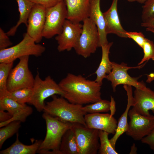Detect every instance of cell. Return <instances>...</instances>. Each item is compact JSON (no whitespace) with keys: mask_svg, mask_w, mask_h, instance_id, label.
I'll return each instance as SVG.
<instances>
[{"mask_svg":"<svg viewBox=\"0 0 154 154\" xmlns=\"http://www.w3.org/2000/svg\"><path fill=\"white\" fill-rule=\"evenodd\" d=\"M7 33L0 28V50L8 48L13 43L9 38Z\"/></svg>","mask_w":154,"mask_h":154,"instance_id":"cell-33","label":"cell"},{"mask_svg":"<svg viewBox=\"0 0 154 154\" xmlns=\"http://www.w3.org/2000/svg\"><path fill=\"white\" fill-rule=\"evenodd\" d=\"M21 122L15 121L11 122L0 129V149L7 139L17 133L21 127Z\"/></svg>","mask_w":154,"mask_h":154,"instance_id":"cell-27","label":"cell"},{"mask_svg":"<svg viewBox=\"0 0 154 154\" xmlns=\"http://www.w3.org/2000/svg\"><path fill=\"white\" fill-rule=\"evenodd\" d=\"M100 0H91L89 17L96 25L99 32L101 46L108 43L105 21L100 7Z\"/></svg>","mask_w":154,"mask_h":154,"instance_id":"cell-20","label":"cell"},{"mask_svg":"<svg viewBox=\"0 0 154 154\" xmlns=\"http://www.w3.org/2000/svg\"><path fill=\"white\" fill-rule=\"evenodd\" d=\"M113 44L112 42H111L101 46L102 50V58L99 66L95 72L96 75L95 80L101 85L103 79L106 78L107 75L111 72L112 69V62L109 59V54Z\"/></svg>","mask_w":154,"mask_h":154,"instance_id":"cell-21","label":"cell"},{"mask_svg":"<svg viewBox=\"0 0 154 154\" xmlns=\"http://www.w3.org/2000/svg\"><path fill=\"white\" fill-rule=\"evenodd\" d=\"M67 17L66 6L63 0L53 7L46 8L45 22L42 33L43 38L50 39L60 34Z\"/></svg>","mask_w":154,"mask_h":154,"instance_id":"cell-8","label":"cell"},{"mask_svg":"<svg viewBox=\"0 0 154 154\" xmlns=\"http://www.w3.org/2000/svg\"><path fill=\"white\" fill-rule=\"evenodd\" d=\"M141 141L142 143L148 145L154 151V127L150 133Z\"/></svg>","mask_w":154,"mask_h":154,"instance_id":"cell-34","label":"cell"},{"mask_svg":"<svg viewBox=\"0 0 154 154\" xmlns=\"http://www.w3.org/2000/svg\"><path fill=\"white\" fill-rule=\"evenodd\" d=\"M51 97L52 100L45 103L44 113L64 121L79 123L86 127L84 119L86 113L82 109L83 106L71 103L61 96L54 95Z\"/></svg>","mask_w":154,"mask_h":154,"instance_id":"cell-2","label":"cell"},{"mask_svg":"<svg viewBox=\"0 0 154 154\" xmlns=\"http://www.w3.org/2000/svg\"><path fill=\"white\" fill-rule=\"evenodd\" d=\"M62 154H79L75 135L70 128L63 135L60 147Z\"/></svg>","mask_w":154,"mask_h":154,"instance_id":"cell-24","label":"cell"},{"mask_svg":"<svg viewBox=\"0 0 154 154\" xmlns=\"http://www.w3.org/2000/svg\"><path fill=\"white\" fill-rule=\"evenodd\" d=\"M77 143L79 154H96L100 143L99 130L89 128L79 123H72L71 128Z\"/></svg>","mask_w":154,"mask_h":154,"instance_id":"cell-7","label":"cell"},{"mask_svg":"<svg viewBox=\"0 0 154 154\" xmlns=\"http://www.w3.org/2000/svg\"><path fill=\"white\" fill-rule=\"evenodd\" d=\"M130 121L126 134L135 140H141L154 127V115L146 116L137 113L133 108L129 110Z\"/></svg>","mask_w":154,"mask_h":154,"instance_id":"cell-11","label":"cell"},{"mask_svg":"<svg viewBox=\"0 0 154 154\" xmlns=\"http://www.w3.org/2000/svg\"><path fill=\"white\" fill-rule=\"evenodd\" d=\"M141 25V27L145 28L146 29L154 31V18L148 21L142 22Z\"/></svg>","mask_w":154,"mask_h":154,"instance_id":"cell-37","label":"cell"},{"mask_svg":"<svg viewBox=\"0 0 154 154\" xmlns=\"http://www.w3.org/2000/svg\"><path fill=\"white\" fill-rule=\"evenodd\" d=\"M118 0H113L109 9L103 13L107 34H114L123 38H127V31L124 29L119 21L117 10Z\"/></svg>","mask_w":154,"mask_h":154,"instance_id":"cell-17","label":"cell"},{"mask_svg":"<svg viewBox=\"0 0 154 154\" xmlns=\"http://www.w3.org/2000/svg\"><path fill=\"white\" fill-rule=\"evenodd\" d=\"M108 133L99 130L100 146L98 153L100 154H118V153L111 144L108 139Z\"/></svg>","mask_w":154,"mask_h":154,"instance_id":"cell-29","label":"cell"},{"mask_svg":"<svg viewBox=\"0 0 154 154\" xmlns=\"http://www.w3.org/2000/svg\"><path fill=\"white\" fill-rule=\"evenodd\" d=\"M82 24L80 23L73 22L66 19L62 31L55 38L59 52L70 51L76 46L82 30Z\"/></svg>","mask_w":154,"mask_h":154,"instance_id":"cell-12","label":"cell"},{"mask_svg":"<svg viewBox=\"0 0 154 154\" xmlns=\"http://www.w3.org/2000/svg\"><path fill=\"white\" fill-rule=\"evenodd\" d=\"M82 30L78 43L74 48L78 55L86 58L101 47L98 28L89 18L83 21Z\"/></svg>","mask_w":154,"mask_h":154,"instance_id":"cell-6","label":"cell"},{"mask_svg":"<svg viewBox=\"0 0 154 154\" xmlns=\"http://www.w3.org/2000/svg\"><path fill=\"white\" fill-rule=\"evenodd\" d=\"M63 1L67 9V19L80 23L88 17L91 0Z\"/></svg>","mask_w":154,"mask_h":154,"instance_id":"cell-18","label":"cell"},{"mask_svg":"<svg viewBox=\"0 0 154 154\" xmlns=\"http://www.w3.org/2000/svg\"><path fill=\"white\" fill-rule=\"evenodd\" d=\"M142 48L144 56L138 65L143 64L150 59L154 60V43L153 41L146 38Z\"/></svg>","mask_w":154,"mask_h":154,"instance_id":"cell-30","label":"cell"},{"mask_svg":"<svg viewBox=\"0 0 154 154\" xmlns=\"http://www.w3.org/2000/svg\"><path fill=\"white\" fill-rule=\"evenodd\" d=\"M133 108L138 113L146 116L151 115V110L154 114V92L146 87L142 89L136 88L134 92Z\"/></svg>","mask_w":154,"mask_h":154,"instance_id":"cell-16","label":"cell"},{"mask_svg":"<svg viewBox=\"0 0 154 154\" xmlns=\"http://www.w3.org/2000/svg\"><path fill=\"white\" fill-rule=\"evenodd\" d=\"M123 87L127 92V103L125 111L119 118L115 133L113 137L110 139L111 144L115 148L118 138L128 130L129 124L127 122V116L129 109L131 106H133L134 103L131 86L124 85Z\"/></svg>","mask_w":154,"mask_h":154,"instance_id":"cell-19","label":"cell"},{"mask_svg":"<svg viewBox=\"0 0 154 154\" xmlns=\"http://www.w3.org/2000/svg\"><path fill=\"white\" fill-rule=\"evenodd\" d=\"M137 148L135 146V144H133L131 148V150L130 152V154L137 153Z\"/></svg>","mask_w":154,"mask_h":154,"instance_id":"cell-39","label":"cell"},{"mask_svg":"<svg viewBox=\"0 0 154 154\" xmlns=\"http://www.w3.org/2000/svg\"><path fill=\"white\" fill-rule=\"evenodd\" d=\"M147 61L135 67H129L124 62L118 64L112 62V69L111 72L107 75L106 78L111 82L114 92L116 91V88L120 84L126 85L135 87V88L142 89L146 87L143 82H138L140 77H133L128 73V70L133 68L140 69L143 68Z\"/></svg>","mask_w":154,"mask_h":154,"instance_id":"cell-10","label":"cell"},{"mask_svg":"<svg viewBox=\"0 0 154 154\" xmlns=\"http://www.w3.org/2000/svg\"><path fill=\"white\" fill-rule=\"evenodd\" d=\"M142 22L148 21L154 18V0H147L142 7Z\"/></svg>","mask_w":154,"mask_h":154,"instance_id":"cell-31","label":"cell"},{"mask_svg":"<svg viewBox=\"0 0 154 154\" xmlns=\"http://www.w3.org/2000/svg\"><path fill=\"white\" fill-rule=\"evenodd\" d=\"M58 84L64 92L63 97L71 103L83 106L102 99V85L80 75L68 73Z\"/></svg>","mask_w":154,"mask_h":154,"instance_id":"cell-1","label":"cell"},{"mask_svg":"<svg viewBox=\"0 0 154 154\" xmlns=\"http://www.w3.org/2000/svg\"><path fill=\"white\" fill-rule=\"evenodd\" d=\"M45 50L44 46L36 43L27 33H25L23 39L18 44L0 50V63L14 62L17 58L25 56H39Z\"/></svg>","mask_w":154,"mask_h":154,"instance_id":"cell-4","label":"cell"},{"mask_svg":"<svg viewBox=\"0 0 154 154\" xmlns=\"http://www.w3.org/2000/svg\"><path fill=\"white\" fill-rule=\"evenodd\" d=\"M46 8L41 5L35 4L29 15L27 27V33L37 43L43 38L42 33L46 18Z\"/></svg>","mask_w":154,"mask_h":154,"instance_id":"cell-13","label":"cell"},{"mask_svg":"<svg viewBox=\"0 0 154 154\" xmlns=\"http://www.w3.org/2000/svg\"><path fill=\"white\" fill-rule=\"evenodd\" d=\"M111 101H110V114L113 116L115 114L116 111V102L114 98L112 96H110Z\"/></svg>","mask_w":154,"mask_h":154,"instance_id":"cell-38","label":"cell"},{"mask_svg":"<svg viewBox=\"0 0 154 154\" xmlns=\"http://www.w3.org/2000/svg\"><path fill=\"white\" fill-rule=\"evenodd\" d=\"M13 62L0 63V98L6 96L9 92L7 81Z\"/></svg>","mask_w":154,"mask_h":154,"instance_id":"cell-25","label":"cell"},{"mask_svg":"<svg viewBox=\"0 0 154 154\" xmlns=\"http://www.w3.org/2000/svg\"><path fill=\"white\" fill-rule=\"evenodd\" d=\"M19 13V19L17 23L7 33L9 36L14 35L18 27L21 24L27 25V20L31 9L35 3L30 0H16Z\"/></svg>","mask_w":154,"mask_h":154,"instance_id":"cell-23","label":"cell"},{"mask_svg":"<svg viewBox=\"0 0 154 154\" xmlns=\"http://www.w3.org/2000/svg\"><path fill=\"white\" fill-rule=\"evenodd\" d=\"M128 2H137L141 4H144L147 0H126Z\"/></svg>","mask_w":154,"mask_h":154,"instance_id":"cell-40","label":"cell"},{"mask_svg":"<svg viewBox=\"0 0 154 154\" xmlns=\"http://www.w3.org/2000/svg\"><path fill=\"white\" fill-rule=\"evenodd\" d=\"M29 56L21 57L9 74L7 83L8 91L25 88H32L35 78L29 68Z\"/></svg>","mask_w":154,"mask_h":154,"instance_id":"cell-9","label":"cell"},{"mask_svg":"<svg viewBox=\"0 0 154 154\" xmlns=\"http://www.w3.org/2000/svg\"><path fill=\"white\" fill-rule=\"evenodd\" d=\"M0 110L8 112L12 116L9 120L0 122V128L14 121L24 122L33 112L31 107L26 104L20 103L7 96L0 98Z\"/></svg>","mask_w":154,"mask_h":154,"instance_id":"cell-14","label":"cell"},{"mask_svg":"<svg viewBox=\"0 0 154 154\" xmlns=\"http://www.w3.org/2000/svg\"><path fill=\"white\" fill-rule=\"evenodd\" d=\"M127 38L132 39L142 48L146 38L142 32L127 31Z\"/></svg>","mask_w":154,"mask_h":154,"instance_id":"cell-32","label":"cell"},{"mask_svg":"<svg viewBox=\"0 0 154 154\" xmlns=\"http://www.w3.org/2000/svg\"><path fill=\"white\" fill-rule=\"evenodd\" d=\"M33 95L29 103L33 105L39 112L43 111L45 103L44 101L48 98L54 95H59L63 97L64 92L58 84L48 76L42 80L37 71L35 78Z\"/></svg>","mask_w":154,"mask_h":154,"instance_id":"cell-5","label":"cell"},{"mask_svg":"<svg viewBox=\"0 0 154 154\" xmlns=\"http://www.w3.org/2000/svg\"><path fill=\"white\" fill-rule=\"evenodd\" d=\"M0 110V122L7 121L12 117V116L8 112Z\"/></svg>","mask_w":154,"mask_h":154,"instance_id":"cell-36","label":"cell"},{"mask_svg":"<svg viewBox=\"0 0 154 154\" xmlns=\"http://www.w3.org/2000/svg\"><path fill=\"white\" fill-rule=\"evenodd\" d=\"M146 29V31L151 32L152 33H153L154 34V31L151 29Z\"/></svg>","mask_w":154,"mask_h":154,"instance_id":"cell-41","label":"cell"},{"mask_svg":"<svg viewBox=\"0 0 154 154\" xmlns=\"http://www.w3.org/2000/svg\"><path fill=\"white\" fill-rule=\"evenodd\" d=\"M35 4H38L46 8L53 7L63 0H30Z\"/></svg>","mask_w":154,"mask_h":154,"instance_id":"cell-35","label":"cell"},{"mask_svg":"<svg viewBox=\"0 0 154 154\" xmlns=\"http://www.w3.org/2000/svg\"><path fill=\"white\" fill-rule=\"evenodd\" d=\"M42 117L46 123V133L38 151L52 150L56 154H62L60 147L62 138L66 131L71 128L72 123L44 112Z\"/></svg>","mask_w":154,"mask_h":154,"instance_id":"cell-3","label":"cell"},{"mask_svg":"<svg viewBox=\"0 0 154 154\" xmlns=\"http://www.w3.org/2000/svg\"><path fill=\"white\" fill-rule=\"evenodd\" d=\"M110 101L102 100L82 107V110L86 114L107 112L110 111Z\"/></svg>","mask_w":154,"mask_h":154,"instance_id":"cell-28","label":"cell"},{"mask_svg":"<svg viewBox=\"0 0 154 154\" xmlns=\"http://www.w3.org/2000/svg\"><path fill=\"white\" fill-rule=\"evenodd\" d=\"M33 93L32 88H25L11 92L9 91L6 96L20 103L26 104L29 103Z\"/></svg>","mask_w":154,"mask_h":154,"instance_id":"cell-26","label":"cell"},{"mask_svg":"<svg viewBox=\"0 0 154 154\" xmlns=\"http://www.w3.org/2000/svg\"><path fill=\"white\" fill-rule=\"evenodd\" d=\"M19 134H17L16 140L11 146L0 151V154H35L37 153L42 142L36 140L30 145H25L19 139Z\"/></svg>","mask_w":154,"mask_h":154,"instance_id":"cell-22","label":"cell"},{"mask_svg":"<svg viewBox=\"0 0 154 154\" xmlns=\"http://www.w3.org/2000/svg\"><path fill=\"white\" fill-rule=\"evenodd\" d=\"M84 119L86 127L89 128L102 130L109 134H114L115 133L117 122L110 114H86Z\"/></svg>","mask_w":154,"mask_h":154,"instance_id":"cell-15","label":"cell"}]
</instances>
